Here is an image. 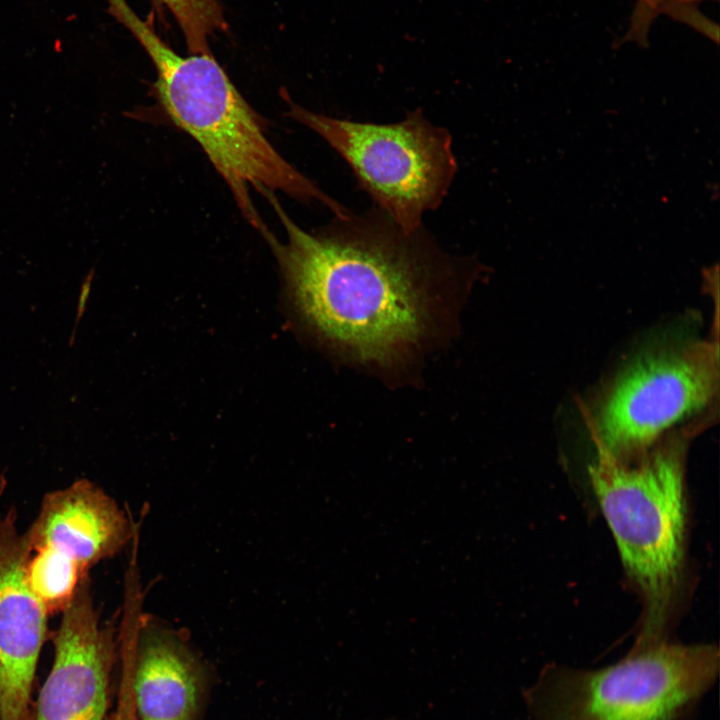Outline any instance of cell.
<instances>
[{
	"label": "cell",
	"instance_id": "cell-7",
	"mask_svg": "<svg viewBox=\"0 0 720 720\" xmlns=\"http://www.w3.org/2000/svg\"><path fill=\"white\" fill-rule=\"evenodd\" d=\"M116 644L113 625L100 621L87 578L63 611L34 720H106Z\"/></svg>",
	"mask_w": 720,
	"mask_h": 720
},
{
	"label": "cell",
	"instance_id": "cell-1",
	"mask_svg": "<svg viewBox=\"0 0 720 720\" xmlns=\"http://www.w3.org/2000/svg\"><path fill=\"white\" fill-rule=\"evenodd\" d=\"M286 234L271 247L297 323L335 356L390 370L447 336L479 263L440 247L423 226L406 231L377 207L314 232L296 224L273 192L264 196Z\"/></svg>",
	"mask_w": 720,
	"mask_h": 720
},
{
	"label": "cell",
	"instance_id": "cell-6",
	"mask_svg": "<svg viewBox=\"0 0 720 720\" xmlns=\"http://www.w3.org/2000/svg\"><path fill=\"white\" fill-rule=\"evenodd\" d=\"M718 345L694 342L645 353L614 381L594 418L597 450L621 461L646 453L703 409L719 383Z\"/></svg>",
	"mask_w": 720,
	"mask_h": 720
},
{
	"label": "cell",
	"instance_id": "cell-9",
	"mask_svg": "<svg viewBox=\"0 0 720 720\" xmlns=\"http://www.w3.org/2000/svg\"><path fill=\"white\" fill-rule=\"evenodd\" d=\"M214 672L188 636L141 612L133 651L138 720H202Z\"/></svg>",
	"mask_w": 720,
	"mask_h": 720
},
{
	"label": "cell",
	"instance_id": "cell-5",
	"mask_svg": "<svg viewBox=\"0 0 720 720\" xmlns=\"http://www.w3.org/2000/svg\"><path fill=\"white\" fill-rule=\"evenodd\" d=\"M289 115L323 138L349 165L357 184L406 231L444 201L457 173L452 136L417 108L390 124L357 122L289 102Z\"/></svg>",
	"mask_w": 720,
	"mask_h": 720
},
{
	"label": "cell",
	"instance_id": "cell-2",
	"mask_svg": "<svg viewBox=\"0 0 720 720\" xmlns=\"http://www.w3.org/2000/svg\"><path fill=\"white\" fill-rule=\"evenodd\" d=\"M114 18L149 56L165 112L202 147L252 227L262 235L269 231L252 202V188L263 196L281 191L302 202H319L335 217L349 213L273 147L257 115L211 52L176 53L130 6Z\"/></svg>",
	"mask_w": 720,
	"mask_h": 720
},
{
	"label": "cell",
	"instance_id": "cell-11",
	"mask_svg": "<svg viewBox=\"0 0 720 720\" xmlns=\"http://www.w3.org/2000/svg\"><path fill=\"white\" fill-rule=\"evenodd\" d=\"M24 569L29 587L48 615L63 612L88 578L75 563L45 548L26 549Z\"/></svg>",
	"mask_w": 720,
	"mask_h": 720
},
{
	"label": "cell",
	"instance_id": "cell-10",
	"mask_svg": "<svg viewBox=\"0 0 720 720\" xmlns=\"http://www.w3.org/2000/svg\"><path fill=\"white\" fill-rule=\"evenodd\" d=\"M138 531L112 497L81 479L44 497L23 538L27 550L49 549L88 574L96 563L131 543Z\"/></svg>",
	"mask_w": 720,
	"mask_h": 720
},
{
	"label": "cell",
	"instance_id": "cell-13",
	"mask_svg": "<svg viewBox=\"0 0 720 720\" xmlns=\"http://www.w3.org/2000/svg\"><path fill=\"white\" fill-rule=\"evenodd\" d=\"M669 0H637L631 17L630 28L624 40L647 45L648 33L655 17L663 12Z\"/></svg>",
	"mask_w": 720,
	"mask_h": 720
},
{
	"label": "cell",
	"instance_id": "cell-8",
	"mask_svg": "<svg viewBox=\"0 0 720 720\" xmlns=\"http://www.w3.org/2000/svg\"><path fill=\"white\" fill-rule=\"evenodd\" d=\"M0 483V720H31L30 698L49 616L25 576L26 548Z\"/></svg>",
	"mask_w": 720,
	"mask_h": 720
},
{
	"label": "cell",
	"instance_id": "cell-14",
	"mask_svg": "<svg viewBox=\"0 0 720 720\" xmlns=\"http://www.w3.org/2000/svg\"><path fill=\"white\" fill-rule=\"evenodd\" d=\"M94 274H95V268L92 267L91 270L88 272V274L85 276V278L81 284V289H80V293L78 296L77 307H76L75 322H74L73 330H72V333H71V336L69 339L70 347H72L75 343L78 324L81 321V319L85 313L86 307H87V302L89 300Z\"/></svg>",
	"mask_w": 720,
	"mask_h": 720
},
{
	"label": "cell",
	"instance_id": "cell-3",
	"mask_svg": "<svg viewBox=\"0 0 720 720\" xmlns=\"http://www.w3.org/2000/svg\"><path fill=\"white\" fill-rule=\"evenodd\" d=\"M589 475L624 568L643 599L637 641L666 639L683 567L684 444L668 440L631 461L598 451Z\"/></svg>",
	"mask_w": 720,
	"mask_h": 720
},
{
	"label": "cell",
	"instance_id": "cell-4",
	"mask_svg": "<svg viewBox=\"0 0 720 720\" xmlns=\"http://www.w3.org/2000/svg\"><path fill=\"white\" fill-rule=\"evenodd\" d=\"M719 659L712 644L635 642L599 669L546 666L524 698L533 720H693Z\"/></svg>",
	"mask_w": 720,
	"mask_h": 720
},
{
	"label": "cell",
	"instance_id": "cell-12",
	"mask_svg": "<svg viewBox=\"0 0 720 720\" xmlns=\"http://www.w3.org/2000/svg\"><path fill=\"white\" fill-rule=\"evenodd\" d=\"M158 12L167 9L177 22L189 53L210 52V37L228 28L219 0H150Z\"/></svg>",
	"mask_w": 720,
	"mask_h": 720
},
{
	"label": "cell",
	"instance_id": "cell-15",
	"mask_svg": "<svg viewBox=\"0 0 720 720\" xmlns=\"http://www.w3.org/2000/svg\"><path fill=\"white\" fill-rule=\"evenodd\" d=\"M111 720H133V719H131V718H129V717L120 716V717H115V718H113V719H111Z\"/></svg>",
	"mask_w": 720,
	"mask_h": 720
}]
</instances>
